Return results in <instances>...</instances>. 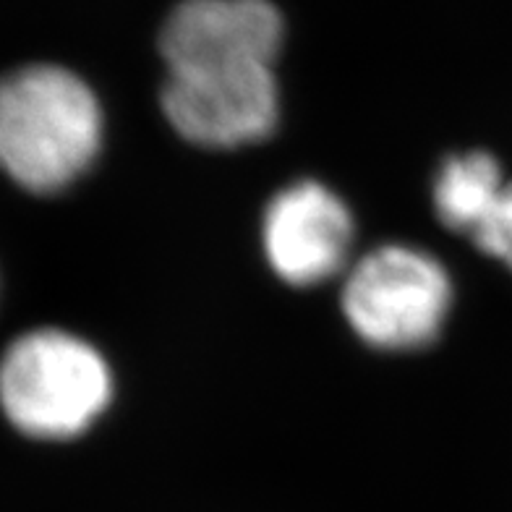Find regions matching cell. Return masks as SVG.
I'll list each match as a JSON object with an SVG mask.
<instances>
[{"label": "cell", "instance_id": "1", "mask_svg": "<svg viewBox=\"0 0 512 512\" xmlns=\"http://www.w3.org/2000/svg\"><path fill=\"white\" fill-rule=\"evenodd\" d=\"M100 100L58 63H29L0 76V173L37 196L61 194L97 160Z\"/></svg>", "mask_w": 512, "mask_h": 512}, {"label": "cell", "instance_id": "2", "mask_svg": "<svg viewBox=\"0 0 512 512\" xmlns=\"http://www.w3.org/2000/svg\"><path fill=\"white\" fill-rule=\"evenodd\" d=\"M113 374L95 345L58 327L29 330L0 353V413L37 442L76 439L108 411Z\"/></svg>", "mask_w": 512, "mask_h": 512}, {"label": "cell", "instance_id": "3", "mask_svg": "<svg viewBox=\"0 0 512 512\" xmlns=\"http://www.w3.org/2000/svg\"><path fill=\"white\" fill-rule=\"evenodd\" d=\"M452 306L442 264L413 246H379L343 285V311L361 340L384 351H413L439 335Z\"/></svg>", "mask_w": 512, "mask_h": 512}, {"label": "cell", "instance_id": "4", "mask_svg": "<svg viewBox=\"0 0 512 512\" xmlns=\"http://www.w3.org/2000/svg\"><path fill=\"white\" fill-rule=\"evenodd\" d=\"M162 110L186 142L233 149L272 134L280 89L272 66L168 71Z\"/></svg>", "mask_w": 512, "mask_h": 512}, {"label": "cell", "instance_id": "5", "mask_svg": "<svg viewBox=\"0 0 512 512\" xmlns=\"http://www.w3.org/2000/svg\"><path fill=\"white\" fill-rule=\"evenodd\" d=\"M283 37L270 0H183L162 24L160 55L168 71L272 66Z\"/></svg>", "mask_w": 512, "mask_h": 512}, {"label": "cell", "instance_id": "6", "mask_svg": "<svg viewBox=\"0 0 512 512\" xmlns=\"http://www.w3.org/2000/svg\"><path fill=\"white\" fill-rule=\"evenodd\" d=\"M267 262L290 285H317L343 270L353 246L351 209L317 181L275 196L262 225Z\"/></svg>", "mask_w": 512, "mask_h": 512}, {"label": "cell", "instance_id": "7", "mask_svg": "<svg viewBox=\"0 0 512 512\" xmlns=\"http://www.w3.org/2000/svg\"><path fill=\"white\" fill-rule=\"evenodd\" d=\"M499 162L486 152H468L445 160L434 181L437 217L455 233L476 236L505 191Z\"/></svg>", "mask_w": 512, "mask_h": 512}, {"label": "cell", "instance_id": "8", "mask_svg": "<svg viewBox=\"0 0 512 512\" xmlns=\"http://www.w3.org/2000/svg\"><path fill=\"white\" fill-rule=\"evenodd\" d=\"M476 246L489 256L499 259L512 270V183H507L497 207L484 223V228L473 236Z\"/></svg>", "mask_w": 512, "mask_h": 512}]
</instances>
